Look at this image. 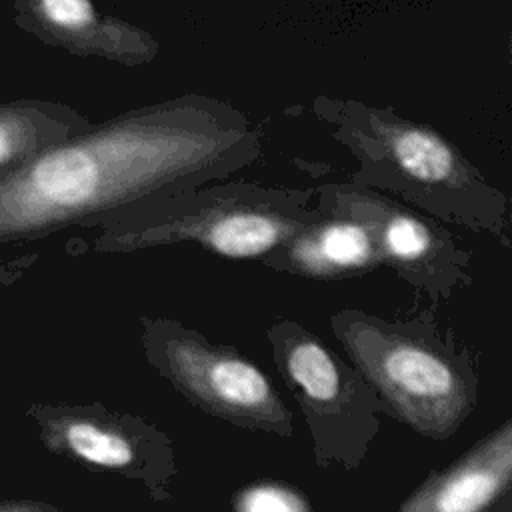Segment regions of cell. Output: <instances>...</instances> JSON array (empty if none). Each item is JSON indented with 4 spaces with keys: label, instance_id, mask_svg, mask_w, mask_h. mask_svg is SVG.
I'll return each mask as SVG.
<instances>
[{
    "label": "cell",
    "instance_id": "cell-1",
    "mask_svg": "<svg viewBox=\"0 0 512 512\" xmlns=\"http://www.w3.org/2000/svg\"><path fill=\"white\" fill-rule=\"evenodd\" d=\"M256 150L244 118L208 98L120 114L0 172V244L104 224L114 212L230 172Z\"/></svg>",
    "mask_w": 512,
    "mask_h": 512
},
{
    "label": "cell",
    "instance_id": "cell-2",
    "mask_svg": "<svg viewBox=\"0 0 512 512\" xmlns=\"http://www.w3.org/2000/svg\"><path fill=\"white\" fill-rule=\"evenodd\" d=\"M334 330L386 412L420 436L446 440L470 416L474 384L422 340L358 314L338 316Z\"/></svg>",
    "mask_w": 512,
    "mask_h": 512
},
{
    "label": "cell",
    "instance_id": "cell-3",
    "mask_svg": "<svg viewBox=\"0 0 512 512\" xmlns=\"http://www.w3.org/2000/svg\"><path fill=\"white\" fill-rule=\"evenodd\" d=\"M248 196H212L194 210L166 212L146 226L122 220L104 222L94 248L100 252H130L170 242H198L226 258H262L280 250L304 228L322 218L320 212L274 204Z\"/></svg>",
    "mask_w": 512,
    "mask_h": 512
},
{
    "label": "cell",
    "instance_id": "cell-4",
    "mask_svg": "<svg viewBox=\"0 0 512 512\" xmlns=\"http://www.w3.org/2000/svg\"><path fill=\"white\" fill-rule=\"evenodd\" d=\"M26 414L36 422L48 452L134 480L154 504L174 498L178 466L172 440L144 418L100 404H34Z\"/></svg>",
    "mask_w": 512,
    "mask_h": 512
},
{
    "label": "cell",
    "instance_id": "cell-5",
    "mask_svg": "<svg viewBox=\"0 0 512 512\" xmlns=\"http://www.w3.org/2000/svg\"><path fill=\"white\" fill-rule=\"evenodd\" d=\"M158 370L192 404L246 430L292 436V414L266 374L234 350L172 326L156 336Z\"/></svg>",
    "mask_w": 512,
    "mask_h": 512
},
{
    "label": "cell",
    "instance_id": "cell-6",
    "mask_svg": "<svg viewBox=\"0 0 512 512\" xmlns=\"http://www.w3.org/2000/svg\"><path fill=\"white\" fill-rule=\"evenodd\" d=\"M12 18L46 44L124 66L152 62L160 50L146 30L116 16L100 14L84 0H18Z\"/></svg>",
    "mask_w": 512,
    "mask_h": 512
},
{
    "label": "cell",
    "instance_id": "cell-7",
    "mask_svg": "<svg viewBox=\"0 0 512 512\" xmlns=\"http://www.w3.org/2000/svg\"><path fill=\"white\" fill-rule=\"evenodd\" d=\"M512 482V422L504 420L472 448L426 478L398 512H494L508 504Z\"/></svg>",
    "mask_w": 512,
    "mask_h": 512
},
{
    "label": "cell",
    "instance_id": "cell-8",
    "mask_svg": "<svg viewBox=\"0 0 512 512\" xmlns=\"http://www.w3.org/2000/svg\"><path fill=\"white\" fill-rule=\"evenodd\" d=\"M276 252H284L290 270L316 278L354 274L380 262L370 228L342 214L322 216Z\"/></svg>",
    "mask_w": 512,
    "mask_h": 512
},
{
    "label": "cell",
    "instance_id": "cell-9",
    "mask_svg": "<svg viewBox=\"0 0 512 512\" xmlns=\"http://www.w3.org/2000/svg\"><path fill=\"white\" fill-rule=\"evenodd\" d=\"M370 130L386 158L404 176L424 186H468V164L436 130L406 120H386L376 114H370Z\"/></svg>",
    "mask_w": 512,
    "mask_h": 512
},
{
    "label": "cell",
    "instance_id": "cell-10",
    "mask_svg": "<svg viewBox=\"0 0 512 512\" xmlns=\"http://www.w3.org/2000/svg\"><path fill=\"white\" fill-rule=\"evenodd\" d=\"M88 128L86 118L58 102L20 98L0 104V172L20 166Z\"/></svg>",
    "mask_w": 512,
    "mask_h": 512
},
{
    "label": "cell",
    "instance_id": "cell-11",
    "mask_svg": "<svg viewBox=\"0 0 512 512\" xmlns=\"http://www.w3.org/2000/svg\"><path fill=\"white\" fill-rule=\"evenodd\" d=\"M334 214L350 216L366 224L374 236L380 260L414 270L436 250L432 230L414 214L366 194H338Z\"/></svg>",
    "mask_w": 512,
    "mask_h": 512
},
{
    "label": "cell",
    "instance_id": "cell-12",
    "mask_svg": "<svg viewBox=\"0 0 512 512\" xmlns=\"http://www.w3.org/2000/svg\"><path fill=\"white\" fill-rule=\"evenodd\" d=\"M234 512H312L308 498L294 486L258 482L238 490L232 498Z\"/></svg>",
    "mask_w": 512,
    "mask_h": 512
},
{
    "label": "cell",
    "instance_id": "cell-13",
    "mask_svg": "<svg viewBox=\"0 0 512 512\" xmlns=\"http://www.w3.org/2000/svg\"><path fill=\"white\" fill-rule=\"evenodd\" d=\"M0 512H66L42 500H0Z\"/></svg>",
    "mask_w": 512,
    "mask_h": 512
}]
</instances>
